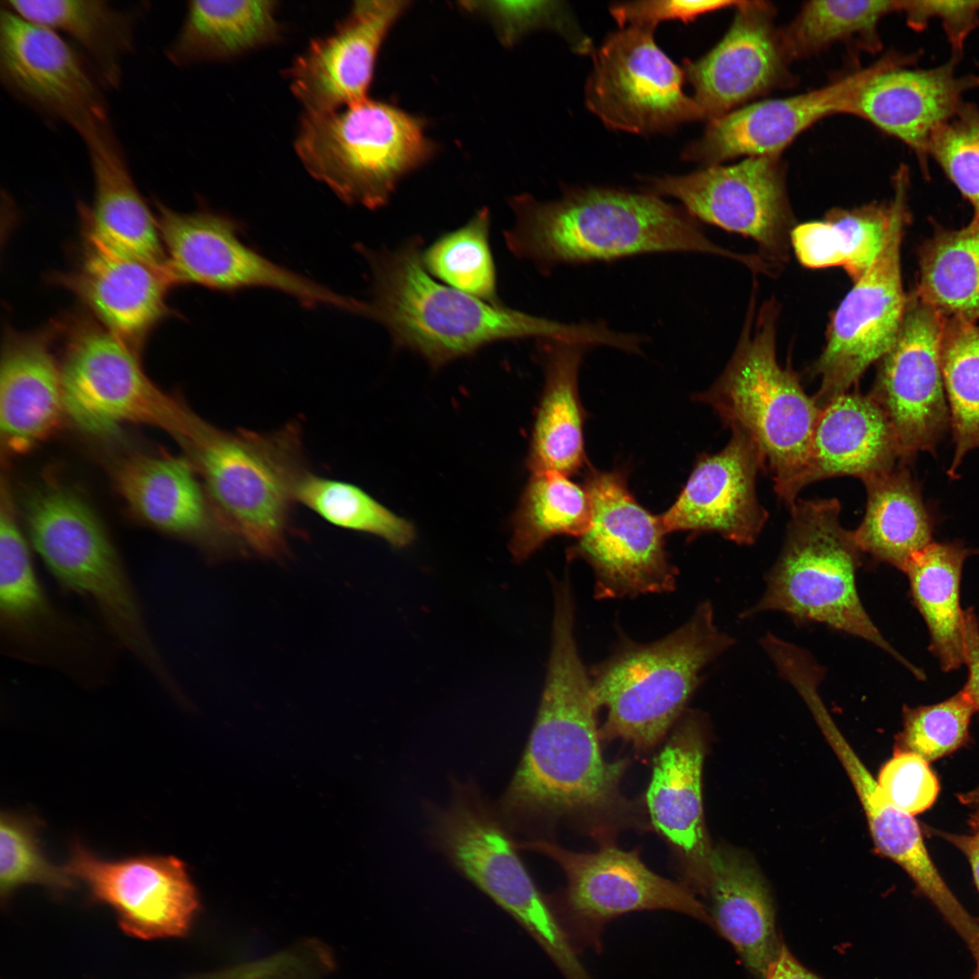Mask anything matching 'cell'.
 Here are the masks:
<instances>
[{
  "instance_id": "55",
  "label": "cell",
  "mask_w": 979,
  "mask_h": 979,
  "mask_svg": "<svg viewBox=\"0 0 979 979\" xmlns=\"http://www.w3.org/2000/svg\"><path fill=\"white\" fill-rule=\"evenodd\" d=\"M964 664L968 667V677L960 691L974 712H979V621L972 608L964 610Z\"/></svg>"
},
{
  "instance_id": "23",
  "label": "cell",
  "mask_w": 979,
  "mask_h": 979,
  "mask_svg": "<svg viewBox=\"0 0 979 979\" xmlns=\"http://www.w3.org/2000/svg\"><path fill=\"white\" fill-rule=\"evenodd\" d=\"M112 475L146 525L194 547L209 562L247 556L187 458L134 452L115 462Z\"/></svg>"
},
{
  "instance_id": "26",
  "label": "cell",
  "mask_w": 979,
  "mask_h": 979,
  "mask_svg": "<svg viewBox=\"0 0 979 979\" xmlns=\"http://www.w3.org/2000/svg\"><path fill=\"white\" fill-rule=\"evenodd\" d=\"M761 470L765 464L754 443L732 431L722 451L698 458L682 491L660 515L666 533L715 532L738 545L754 544L769 518L756 491Z\"/></svg>"
},
{
  "instance_id": "33",
  "label": "cell",
  "mask_w": 979,
  "mask_h": 979,
  "mask_svg": "<svg viewBox=\"0 0 979 979\" xmlns=\"http://www.w3.org/2000/svg\"><path fill=\"white\" fill-rule=\"evenodd\" d=\"M900 459L894 430L868 394L845 393L820 408L802 488L839 476L861 481L886 473Z\"/></svg>"
},
{
  "instance_id": "13",
  "label": "cell",
  "mask_w": 979,
  "mask_h": 979,
  "mask_svg": "<svg viewBox=\"0 0 979 979\" xmlns=\"http://www.w3.org/2000/svg\"><path fill=\"white\" fill-rule=\"evenodd\" d=\"M555 861L567 877L555 912L571 945L600 951L606 925L634 911L670 910L712 926L709 912L686 885L649 869L638 851L604 844L596 852H576L546 839L516 842Z\"/></svg>"
},
{
  "instance_id": "17",
  "label": "cell",
  "mask_w": 979,
  "mask_h": 979,
  "mask_svg": "<svg viewBox=\"0 0 979 979\" xmlns=\"http://www.w3.org/2000/svg\"><path fill=\"white\" fill-rule=\"evenodd\" d=\"M780 155L747 157L683 175L645 177L644 191L678 200L696 220L754 240L777 269L789 258L796 225Z\"/></svg>"
},
{
  "instance_id": "46",
  "label": "cell",
  "mask_w": 979,
  "mask_h": 979,
  "mask_svg": "<svg viewBox=\"0 0 979 979\" xmlns=\"http://www.w3.org/2000/svg\"><path fill=\"white\" fill-rule=\"evenodd\" d=\"M490 229V212L483 207L465 224L423 248L422 261L441 283L490 304L503 305L498 295Z\"/></svg>"
},
{
  "instance_id": "27",
  "label": "cell",
  "mask_w": 979,
  "mask_h": 979,
  "mask_svg": "<svg viewBox=\"0 0 979 979\" xmlns=\"http://www.w3.org/2000/svg\"><path fill=\"white\" fill-rule=\"evenodd\" d=\"M81 224L79 260L70 272L54 276V282L139 352L152 328L170 313L166 296L173 284L165 270L120 251Z\"/></svg>"
},
{
  "instance_id": "7",
  "label": "cell",
  "mask_w": 979,
  "mask_h": 979,
  "mask_svg": "<svg viewBox=\"0 0 979 979\" xmlns=\"http://www.w3.org/2000/svg\"><path fill=\"white\" fill-rule=\"evenodd\" d=\"M733 643L718 629L708 601L661 639L623 642L589 674L596 702L606 713L602 740H621L642 752L655 747L682 718L703 669Z\"/></svg>"
},
{
  "instance_id": "29",
  "label": "cell",
  "mask_w": 979,
  "mask_h": 979,
  "mask_svg": "<svg viewBox=\"0 0 979 979\" xmlns=\"http://www.w3.org/2000/svg\"><path fill=\"white\" fill-rule=\"evenodd\" d=\"M960 59L951 55L928 69L910 68L916 61L892 65L874 75L858 98L854 115L909 147L924 174L933 134L956 114L963 95L979 87V75H957Z\"/></svg>"
},
{
  "instance_id": "31",
  "label": "cell",
  "mask_w": 979,
  "mask_h": 979,
  "mask_svg": "<svg viewBox=\"0 0 979 979\" xmlns=\"http://www.w3.org/2000/svg\"><path fill=\"white\" fill-rule=\"evenodd\" d=\"M78 134L86 147L94 186L92 207L80 206L81 222L113 247L166 271L155 212L132 179L109 117L92 121Z\"/></svg>"
},
{
  "instance_id": "41",
  "label": "cell",
  "mask_w": 979,
  "mask_h": 979,
  "mask_svg": "<svg viewBox=\"0 0 979 979\" xmlns=\"http://www.w3.org/2000/svg\"><path fill=\"white\" fill-rule=\"evenodd\" d=\"M917 297L945 319L979 323V218L924 247Z\"/></svg>"
},
{
  "instance_id": "45",
  "label": "cell",
  "mask_w": 979,
  "mask_h": 979,
  "mask_svg": "<svg viewBox=\"0 0 979 979\" xmlns=\"http://www.w3.org/2000/svg\"><path fill=\"white\" fill-rule=\"evenodd\" d=\"M941 369L953 431V475L968 451L979 448V323L945 319Z\"/></svg>"
},
{
  "instance_id": "36",
  "label": "cell",
  "mask_w": 979,
  "mask_h": 979,
  "mask_svg": "<svg viewBox=\"0 0 979 979\" xmlns=\"http://www.w3.org/2000/svg\"><path fill=\"white\" fill-rule=\"evenodd\" d=\"M274 0H194L166 49L177 66L237 58L276 43L282 34Z\"/></svg>"
},
{
  "instance_id": "39",
  "label": "cell",
  "mask_w": 979,
  "mask_h": 979,
  "mask_svg": "<svg viewBox=\"0 0 979 979\" xmlns=\"http://www.w3.org/2000/svg\"><path fill=\"white\" fill-rule=\"evenodd\" d=\"M973 553L959 543L932 542L911 559L904 572L913 603L927 626L930 650L945 672L964 664L960 583L964 561Z\"/></svg>"
},
{
  "instance_id": "28",
  "label": "cell",
  "mask_w": 979,
  "mask_h": 979,
  "mask_svg": "<svg viewBox=\"0 0 979 979\" xmlns=\"http://www.w3.org/2000/svg\"><path fill=\"white\" fill-rule=\"evenodd\" d=\"M705 727L697 712H687L656 756L645 795L653 827L674 848L687 887L704 894L712 848L705 831L702 773Z\"/></svg>"
},
{
  "instance_id": "3",
  "label": "cell",
  "mask_w": 979,
  "mask_h": 979,
  "mask_svg": "<svg viewBox=\"0 0 979 979\" xmlns=\"http://www.w3.org/2000/svg\"><path fill=\"white\" fill-rule=\"evenodd\" d=\"M509 205L514 222L504 232L506 247L543 274L560 265L656 253L715 255L749 268L756 260L713 243L682 206L642 189L572 187L557 199L521 194Z\"/></svg>"
},
{
  "instance_id": "11",
  "label": "cell",
  "mask_w": 979,
  "mask_h": 979,
  "mask_svg": "<svg viewBox=\"0 0 979 979\" xmlns=\"http://www.w3.org/2000/svg\"><path fill=\"white\" fill-rule=\"evenodd\" d=\"M430 812L431 835L449 861L526 928L566 979H593L478 786L455 780L449 802Z\"/></svg>"
},
{
  "instance_id": "50",
  "label": "cell",
  "mask_w": 979,
  "mask_h": 979,
  "mask_svg": "<svg viewBox=\"0 0 979 979\" xmlns=\"http://www.w3.org/2000/svg\"><path fill=\"white\" fill-rule=\"evenodd\" d=\"M934 159L979 218V106L964 102L956 114L940 126L929 143Z\"/></svg>"
},
{
  "instance_id": "25",
  "label": "cell",
  "mask_w": 979,
  "mask_h": 979,
  "mask_svg": "<svg viewBox=\"0 0 979 979\" xmlns=\"http://www.w3.org/2000/svg\"><path fill=\"white\" fill-rule=\"evenodd\" d=\"M735 10L722 39L700 59L686 60L683 68L708 122L793 81L774 25L775 7L740 0Z\"/></svg>"
},
{
  "instance_id": "37",
  "label": "cell",
  "mask_w": 979,
  "mask_h": 979,
  "mask_svg": "<svg viewBox=\"0 0 979 979\" xmlns=\"http://www.w3.org/2000/svg\"><path fill=\"white\" fill-rule=\"evenodd\" d=\"M3 6L75 44L106 89L122 79L123 58L134 49L136 15L102 0H8Z\"/></svg>"
},
{
  "instance_id": "30",
  "label": "cell",
  "mask_w": 979,
  "mask_h": 979,
  "mask_svg": "<svg viewBox=\"0 0 979 979\" xmlns=\"http://www.w3.org/2000/svg\"><path fill=\"white\" fill-rule=\"evenodd\" d=\"M820 727L852 780L877 848L907 873L919 891L937 908L974 955L979 949V926L939 874L927 852L916 819L886 798L877 780L855 755L831 718L822 720Z\"/></svg>"
},
{
  "instance_id": "18",
  "label": "cell",
  "mask_w": 979,
  "mask_h": 979,
  "mask_svg": "<svg viewBox=\"0 0 979 979\" xmlns=\"http://www.w3.org/2000/svg\"><path fill=\"white\" fill-rule=\"evenodd\" d=\"M684 72L656 44L654 31L627 26L593 51L585 85L588 110L608 129L639 135L704 120L683 92Z\"/></svg>"
},
{
  "instance_id": "56",
  "label": "cell",
  "mask_w": 979,
  "mask_h": 979,
  "mask_svg": "<svg viewBox=\"0 0 979 979\" xmlns=\"http://www.w3.org/2000/svg\"><path fill=\"white\" fill-rule=\"evenodd\" d=\"M971 834L939 833L942 838L953 844L966 857L972 868L974 879L979 892V820L970 822ZM975 968L971 979H979V951L974 956Z\"/></svg>"
},
{
  "instance_id": "47",
  "label": "cell",
  "mask_w": 979,
  "mask_h": 979,
  "mask_svg": "<svg viewBox=\"0 0 979 979\" xmlns=\"http://www.w3.org/2000/svg\"><path fill=\"white\" fill-rule=\"evenodd\" d=\"M41 820L34 815L2 810L0 814V896L7 903L27 885L41 886L54 896L75 887L76 881L52 864L41 847Z\"/></svg>"
},
{
  "instance_id": "52",
  "label": "cell",
  "mask_w": 979,
  "mask_h": 979,
  "mask_svg": "<svg viewBox=\"0 0 979 979\" xmlns=\"http://www.w3.org/2000/svg\"><path fill=\"white\" fill-rule=\"evenodd\" d=\"M929 762L917 754L897 751L883 766L877 780L886 798L901 810L914 816L930 808L939 784Z\"/></svg>"
},
{
  "instance_id": "6",
  "label": "cell",
  "mask_w": 979,
  "mask_h": 979,
  "mask_svg": "<svg viewBox=\"0 0 979 979\" xmlns=\"http://www.w3.org/2000/svg\"><path fill=\"white\" fill-rule=\"evenodd\" d=\"M179 443L247 554L284 558L294 484L307 467L299 422L270 432L229 431L195 413Z\"/></svg>"
},
{
  "instance_id": "35",
  "label": "cell",
  "mask_w": 979,
  "mask_h": 979,
  "mask_svg": "<svg viewBox=\"0 0 979 979\" xmlns=\"http://www.w3.org/2000/svg\"><path fill=\"white\" fill-rule=\"evenodd\" d=\"M545 385L533 426L528 469L532 473L557 471L567 476L586 463L584 412L578 373L587 345L538 340Z\"/></svg>"
},
{
  "instance_id": "42",
  "label": "cell",
  "mask_w": 979,
  "mask_h": 979,
  "mask_svg": "<svg viewBox=\"0 0 979 979\" xmlns=\"http://www.w3.org/2000/svg\"><path fill=\"white\" fill-rule=\"evenodd\" d=\"M591 520L584 487L557 471L532 473L512 519L510 553L525 560L555 536L581 537Z\"/></svg>"
},
{
  "instance_id": "12",
  "label": "cell",
  "mask_w": 979,
  "mask_h": 979,
  "mask_svg": "<svg viewBox=\"0 0 979 979\" xmlns=\"http://www.w3.org/2000/svg\"><path fill=\"white\" fill-rule=\"evenodd\" d=\"M63 326L64 408L79 428L106 434L121 424L141 423L179 440L194 412L149 379L138 351L98 321L76 317Z\"/></svg>"
},
{
  "instance_id": "5",
  "label": "cell",
  "mask_w": 979,
  "mask_h": 979,
  "mask_svg": "<svg viewBox=\"0 0 979 979\" xmlns=\"http://www.w3.org/2000/svg\"><path fill=\"white\" fill-rule=\"evenodd\" d=\"M750 305L735 350L722 374L694 399L711 406L732 431L745 434L771 474L774 490L790 508L802 488L820 408L800 377L777 356L779 306Z\"/></svg>"
},
{
  "instance_id": "40",
  "label": "cell",
  "mask_w": 979,
  "mask_h": 979,
  "mask_svg": "<svg viewBox=\"0 0 979 979\" xmlns=\"http://www.w3.org/2000/svg\"><path fill=\"white\" fill-rule=\"evenodd\" d=\"M892 214V200L853 209L835 208L821 220L796 225L790 246L803 267H841L855 282L880 254Z\"/></svg>"
},
{
  "instance_id": "51",
  "label": "cell",
  "mask_w": 979,
  "mask_h": 979,
  "mask_svg": "<svg viewBox=\"0 0 979 979\" xmlns=\"http://www.w3.org/2000/svg\"><path fill=\"white\" fill-rule=\"evenodd\" d=\"M335 965L334 952L325 943L305 938L266 957L195 979H323Z\"/></svg>"
},
{
  "instance_id": "38",
  "label": "cell",
  "mask_w": 979,
  "mask_h": 979,
  "mask_svg": "<svg viewBox=\"0 0 979 979\" xmlns=\"http://www.w3.org/2000/svg\"><path fill=\"white\" fill-rule=\"evenodd\" d=\"M867 505L854 538L864 555L905 572L932 543L933 522L907 470H893L863 481Z\"/></svg>"
},
{
  "instance_id": "2",
  "label": "cell",
  "mask_w": 979,
  "mask_h": 979,
  "mask_svg": "<svg viewBox=\"0 0 979 979\" xmlns=\"http://www.w3.org/2000/svg\"><path fill=\"white\" fill-rule=\"evenodd\" d=\"M422 239L398 247H358L371 274V297L360 315L385 328L393 344L422 357L433 368L471 355L487 345L534 338L606 346L602 322L563 323L494 305L441 283L423 267Z\"/></svg>"
},
{
  "instance_id": "22",
  "label": "cell",
  "mask_w": 979,
  "mask_h": 979,
  "mask_svg": "<svg viewBox=\"0 0 979 979\" xmlns=\"http://www.w3.org/2000/svg\"><path fill=\"white\" fill-rule=\"evenodd\" d=\"M910 58V54L893 52L821 88L736 109L709 121L703 136L685 147L682 159L710 167L739 156L780 155L818 121L840 113L854 115L866 83L879 72Z\"/></svg>"
},
{
  "instance_id": "53",
  "label": "cell",
  "mask_w": 979,
  "mask_h": 979,
  "mask_svg": "<svg viewBox=\"0 0 979 979\" xmlns=\"http://www.w3.org/2000/svg\"><path fill=\"white\" fill-rule=\"evenodd\" d=\"M901 13L915 31L924 30L938 19L951 45V55L960 57L968 36L979 25V1L902 0Z\"/></svg>"
},
{
  "instance_id": "15",
  "label": "cell",
  "mask_w": 979,
  "mask_h": 979,
  "mask_svg": "<svg viewBox=\"0 0 979 979\" xmlns=\"http://www.w3.org/2000/svg\"><path fill=\"white\" fill-rule=\"evenodd\" d=\"M584 488L592 506L588 529L567 551L583 560L595 577L596 599L663 594L676 587L660 516L641 506L629 491L626 472L590 468Z\"/></svg>"
},
{
  "instance_id": "44",
  "label": "cell",
  "mask_w": 979,
  "mask_h": 979,
  "mask_svg": "<svg viewBox=\"0 0 979 979\" xmlns=\"http://www.w3.org/2000/svg\"><path fill=\"white\" fill-rule=\"evenodd\" d=\"M293 495L326 522L348 530L377 536L395 548L409 546L413 525L350 482L325 478L306 467L297 476Z\"/></svg>"
},
{
  "instance_id": "20",
  "label": "cell",
  "mask_w": 979,
  "mask_h": 979,
  "mask_svg": "<svg viewBox=\"0 0 979 979\" xmlns=\"http://www.w3.org/2000/svg\"><path fill=\"white\" fill-rule=\"evenodd\" d=\"M0 78L18 101L77 133L109 117L104 87L82 53L58 33L3 5Z\"/></svg>"
},
{
  "instance_id": "48",
  "label": "cell",
  "mask_w": 979,
  "mask_h": 979,
  "mask_svg": "<svg viewBox=\"0 0 979 979\" xmlns=\"http://www.w3.org/2000/svg\"><path fill=\"white\" fill-rule=\"evenodd\" d=\"M459 5L466 12L487 19L506 46L513 45L532 31L550 29L560 34L574 52L585 54L592 51L590 39L563 2L463 1Z\"/></svg>"
},
{
  "instance_id": "32",
  "label": "cell",
  "mask_w": 979,
  "mask_h": 979,
  "mask_svg": "<svg viewBox=\"0 0 979 979\" xmlns=\"http://www.w3.org/2000/svg\"><path fill=\"white\" fill-rule=\"evenodd\" d=\"M54 331L5 334L0 368L1 444L29 451L52 435L65 413L61 367L52 353Z\"/></svg>"
},
{
  "instance_id": "1",
  "label": "cell",
  "mask_w": 979,
  "mask_h": 979,
  "mask_svg": "<svg viewBox=\"0 0 979 979\" xmlns=\"http://www.w3.org/2000/svg\"><path fill=\"white\" fill-rule=\"evenodd\" d=\"M573 591L554 592L552 639L536 720L519 765L497 810L511 834L537 838L571 821L600 837L637 825L635 805L621 792L629 766L602 752L600 710L575 636Z\"/></svg>"
},
{
  "instance_id": "21",
  "label": "cell",
  "mask_w": 979,
  "mask_h": 979,
  "mask_svg": "<svg viewBox=\"0 0 979 979\" xmlns=\"http://www.w3.org/2000/svg\"><path fill=\"white\" fill-rule=\"evenodd\" d=\"M945 322L918 297L908 300L868 393L887 415L904 460L934 451L950 425L941 369Z\"/></svg>"
},
{
  "instance_id": "49",
  "label": "cell",
  "mask_w": 979,
  "mask_h": 979,
  "mask_svg": "<svg viewBox=\"0 0 979 979\" xmlns=\"http://www.w3.org/2000/svg\"><path fill=\"white\" fill-rule=\"evenodd\" d=\"M974 712L961 691L938 703L905 706L897 751L917 754L927 762L948 755L968 741Z\"/></svg>"
},
{
  "instance_id": "16",
  "label": "cell",
  "mask_w": 979,
  "mask_h": 979,
  "mask_svg": "<svg viewBox=\"0 0 979 979\" xmlns=\"http://www.w3.org/2000/svg\"><path fill=\"white\" fill-rule=\"evenodd\" d=\"M154 206L165 268L173 285L194 284L222 292L270 288L305 307L325 305L357 313L358 299L340 296L243 243L241 226L235 219L206 209L180 213L159 200Z\"/></svg>"
},
{
  "instance_id": "58",
  "label": "cell",
  "mask_w": 979,
  "mask_h": 979,
  "mask_svg": "<svg viewBox=\"0 0 979 979\" xmlns=\"http://www.w3.org/2000/svg\"><path fill=\"white\" fill-rule=\"evenodd\" d=\"M958 800L966 806L971 813V821L979 820V785L974 790L958 794Z\"/></svg>"
},
{
  "instance_id": "54",
  "label": "cell",
  "mask_w": 979,
  "mask_h": 979,
  "mask_svg": "<svg viewBox=\"0 0 979 979\" xmlns=\"http://www.w3.org/2000/svg\"><path fill=\"white\" fill-rule=\"evenodd\" d=\"M740 1L729 0H653L614 3L609 12L619 28L633 26L654 31L665 21L685 23L717 10L735 7Z\"/></svg>"
},
{
  "instance_id": "8",
  "label": "cell",
  "mask_w": 979,
  "mask_h": 979,
  "mask_svg": "<svg viewBox=\"0 0 979 979\" xmlns=\"http://www.w3.org/2000/svg\"><path fill=\"white\" fill-rule=\"evenodd\" d=\"M790 509L782 548L767 576L765 591L744 616L778 611L799 623L824 624L873 644L924 679L925 674L884 638L860 600L857 573L864 554L852 530L840 522L839 501L797 499Z\"/></svg>"
},
{
  "instance_id": "9",
  "label": "cell",
  "mask_w": 979,
  "mask_h": 979,
  "mask_svg": "<svg viewBox=\"0 0 979 979\" xmlns=\"http://www.w3.org/2000/svg\"><path fill=\"white\" fill-rule=\"evenodd\" d=\"M294 148L314 179L344 203L370 209L387 204L399 181L436 150L421 118L370 98L330 112H304Z\"/></svg>"
},
{
  "instance_id": "4",
  "label": "cell",
  "mask_w": 979,
  "mask_h": 979,
  "mask_svg": "<svg viewBox=\"0 0 979 979\" xmlns=\"http://www.w3.org/2000/svg\"><path fill=\"white\" fill-rule=\"evenodd\" d=\"M30 546L64 591L87 603L102 628L169 696L181 687L150 629L138 589L107 530L78 495L44 483L26 497Z\"/></svg>"
},
{
  "instance_id": "24",
  "label": "cell",
  "mask_w": 979,
  "mask_h": 979,
  "mask_svg": "<svg viewBox=\"0 0 979 979\" xmlns=\"http://www.w3.org/2000/svg\"><path fill=\"white\" fill-rule=\"evenodd\" d=\"M410 5L355 1L332 33L310 42L285 73L304 112H330L368 99L381 47Z\"/></svg>"
},
{
  "instance_id": "10",
  "label": "cell",
  "mask_w": 979,
  "mask_h": 979,
  "mask_svg": "<svg viewBox=\"0 0 979 979\" xmlns=\"http://www.w3.org/2000/svg\"><path fill=\"white\" fill-rule=\"evenodd\" d=\"M0 647L6 656L62 674L82 689H101L116 650L105 631L53 600L36 571L6 485L0 504Z\"/></svg>"
},
{
  "instance_id": "14",
  "label": "cell",
  "mask_w": 979,
  "mask_h": 979,
  "mask_svg": "<svg viewBox=\"0 0 979 979\" xmlns=\"http://www.w3.org/2000/svg\"><path fill=\"white\" fill-rule=\"evenodd\" d=\"M893 189V214L884 247L834 312L826 344L815 363L813 371L820 386L813 397L819 408L858 384L867 369L890 349L901 326L908 302L900 266L908 218L907 166L897 169Z\"/></svg>"
},
{
  "instance_id": "34",
  "label": "cell",
  "mask_w": 979,
  "mask_h": 979,
  "mask_svg": "<svg viewBox=\"0 0 979 979\" xmlns=\"http://www.w3.org/2000/svg\"><path fill=\"white\" fill-rule=\"evenodd\" d=\"M704 895L711 897L712 927L728 940L757 979H764L780 944L769 888L752 864L731 848L709 859Z\"/></svg>"
},
{
  "instance_id": "43",
  "label": "cell",
  "mask_w": 979,
  "mask_h": 979,
  "mask_svg": "<svg viewBox=\"0 0 979 979\" xmlns=\"http://www.w3.org/2000/svg\"><path fill=\"white\" fill-rule=\"evenodd\" d=\"M902 0L811 1L785 28L780 45L790 63L814 54L836 42L858 40L870 53L878 52V24L901 12Z\"/></svg>"
},
{
  "instance_id": "57",
  "label": "cell",
  "mask_w": 979,
  "mask_h": 979,
  "mask_svg": "<svg viewBox=\"0 0 979 979\" xmlns=\"http://www.w3.org/2000/svg\"><path fill=\"white\" fill-rule=\"evenodd\" d=\"M764 979H821L804 967L781 943L775 958L769 964Z\"/></svg>"
},
{
  "instance_id": "19",
  "label": "cell",
  "mask_w": 979,
  "mask_h": 979,
  "mask_svg": "<svg viewBox=\"0 0 979 979\" xmlns=\"http://www.w3.org/2000/svg\"><path fill=\"white\" fill-rule=\"evenodd\" d=\"M64 871L109 906L121 928L141 939L187 935L200 910L186 864L174 856L140 854L105 859L74 839Z\"/></svg>"
}]
</instances>
